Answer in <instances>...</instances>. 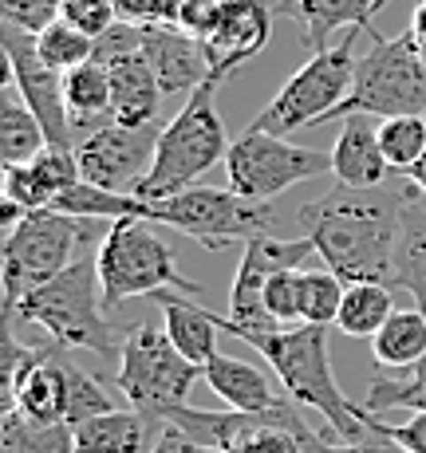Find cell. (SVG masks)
Segmentation results:
<instances>
[{
  "label": "cell",
  "mask_w": 426,
  "mask_h": 453,
  "mask_svg": "<svg viewBox=\"0 0 426 453\" xmlns=\"http://www.w3.org/2000/svg\"><path fill=\"white\" fill-rule=\"evenodd\" d=\"M159 138H162L159 123L154 127H123V123L99 127L95 134H87L75 146L83 181H95V186L115 189V194H135L154 165Z\"/></svg>",
  "instance_id": "13"
},
{
  "label": "cell",
  "mask_w": 426,
  "mask_h": 453,
  "mask_svg": "<svg viewBox=\"0 0 426 453\" xmlns=\"http://www.w3.org/2000/svg\"><path fill=\"white\" fill-rule=\"evenodd\" d=\"M64 379H67V426H80L95 414L115 411V403H111V395L103 390V382L91 379L67 351H64Z\"/></svg>",
  "instance_id": "34"
},
{
  "label": "cell",
  "mask_w": 426,
  "mask_h": 453,
  "mask_svg": "<svg viewBox=\"0 0 426 453\" xmlns=\"http://www.w3.org/2000/svg\"><path fill=\"white\" fill-rule=\"evenodd\" d=\"M143 51H146V59H151L154 75H159L162 95H186V91H198L205 80H213L205 43L186 36V32L174 28V24L143 28Z\"/></svg>",
  "instance_id": "16"
},
{
  "label": "cell",
  "mask_w": 426,
  "mask_h": 453,
  "mask_svg": "<svg viewBox=\"0 0 426 453\" xmlns=\"http://www.w3.org/2000/svg\"><path fill=\"white\" fill-rule=\"evenodd\" d=\"M95 221L59 213L56 205L32 209L16 229H8L4 252H0V284H4V319L16 316V303L40 284L56 280L67 265L91 245Z\"/></svg>",
  "instance_id": "6"
},
{
  "label": "cell",
  "mask_w": 426,
  "mask_h": 453,
  "mask_svg": "<svg viewBox=\"0 0 426 453\" xmlns=\"http://www.w3.org/2000/svg\"><path fill=\"white\" fill-rule=\"evenodd\" d=\"M395 288L411 292L414 308L426 316V194L411 189L403 205V229L395 252Z\"/></svg>",
  "instance_id": "25"
},
{
  "label": "cell",
  "mask_w": 426,
  "mask_h": 453,
  "mask_svg": "<svg viewBox=\"0 0 426 453\" xmlns=\"http://www.w3.org/2000/svg\"><path fill=\"white\" fill-rule=\"evenodd\" d=\"M182 0H115L119 24H135V28H162V24H178Z\"/></svg>",
  "instance_id": "40"
},
{
  "label": "cell",
  "mask_w": 426,
  "mask_h": 453,
  "mask_svg": "<svg viewBox=\"0 0 426 453\" xmlns=\"http://www.w3.org/2000/svg\"><path fill=\"white\" fill-rule=\"evenodd\" d=\"M151 453H217V449H205V446H198L194 438H186V434L178 430V426H170L167 422V430L159 434V441H154V449Z\"/></svg>",
  "instance_id": "44"
},
{
  "label": "cell",
  "mask_w": 426,
  "mask_h": 453,
  "mask_svg": "<svg viewBox=\"0 0 426 453\" xmlns=\"http://www.w3.org/2000/svg\"><path fill=\"white\" fill-rule=\"evenodd\" d=\"M407 178H411V186L419 189V194H426V154H422V158L411 165V170H407Z\"/></svg>",
  "instance_id": "47"
},
{
  "label": "cell",
  "mask_w": 426,
  "mask_h": 453,
  "mask_svg": "<svg viewBox=\"0 0 426 453\" xmlns=\"http://www.w3.org/2000/svg\"><path fill=\"white\" fill-rule=\"evenodd\" d=\"M229 173V189L253 202H273L276 194L300 186L308 178L332 173V150H316V146H297L284 134L249 127L237 142L229 146L225 158Z\"/></svg>",
  "instance_id": "11"
},
{
  "label": "cell",
  "mask_w": 426,
  "mask_h": 453,
  "mask_svg": "<svg viewBox=\"0 0 426 453\" xmlns=\"http://www.w3.org/2000/svg\"><path fill=\"white\" fill-rule=\"evenodd\" d=\"M355 36H360V28H347L340 43L312 51L308 64L292 80H284L281 91L268 99V107L253 119V127L273 130V134H292V130L328 123L355 87V67H360V56L352 51Z\"/></svg>",
  "instance_id": "7"
},
{
  "label": "cell",
  "mask_w": 426,
  "mask_h": 453,
  "mask_svg": "<svg viewBox=\"0 0 426 453\" xmlns=\"http://www.w3.org/2000/svg\"><path fill=\"white\" fill-rule=\"evenodd\" d=\"M99 284L107 311L123 308L127 300H143V296L154 300L167 288L182 296H202V284L178 273L170 245L154 233V221L146 217L111 221L107 237L99 241Z\"/></svg>",
  "instance_id": "5"
},
{
  "label": "cell",
  "mask_w": 426,
  "mask_h": 453,
  "mask_svg": "<svg viewBox=\"0 0 426 453\" xmlns=\"http://www.w3.org/2000/svg\"><path fill=\"white\" fill-rule=\"evenodd\" d=\"M347 115H426V56L414 43L411 28L403 36L371 40V51L360 56L352 95L336 107L332 119Z\"/></svg>",
  "instance_id": "8"
},
{
  "label": "cell",
  "mask_w": 426,
  "mask_h": 453,
  "mask_svg": "<svg viewBox=\"0 0 426 453\" xmlns=\"http://www.w3.org/2000/svg\"><path fill=\"white\" fill-rule=\"evenodd\" d=\"M360 418H363V422H371L376 430H383L387 438H395L403 449H411V453H426V414H411V422L391 426V422H379L376 411L360 406Z\"/></svg>",
  "instance_id": "42"
},
{
  "label": "cell",
  "mask_w": 426,
  "mask_h": 453,
  "mask_svg": "<svg viewBox=\"0 0 426 453\" xmlns=\"http://www.w3.org/2000/svg\"><path fill=\"white\" fill-rule=\"evenodd\" d=\"M399 379H407V382H414V387H426V355L414 367H407V371H399Z\"/></svg>",
  "instance_id": "46"
},
{
  "label": "cell",
  "mask_w": 426,
  "mask_h": 453,
  "mask_svg": "<svg viewBox=\"0 0 426 453\" xmlns=\"http://www.w3.org/2000/svg\"><path fill=\"white\" fill-rule=\"evenodd\" d=\"M75 430V453H151L159 434L167 430L162 418H151L143 411H107L87 422L72 426Z\"/></svg>",
  "instance_id": "19"
},
{
  "label": "cell",
  "mask_w": 426,
  "mask_h": 453,
  "mask_svg": "<svg viewBox=\"0 0 426 453\" xmlns=\"http://www.w3.org/2000/svg\"><path fill=\"white\" fill-rule=\"evenodd\" d=\"M151 205V221L178 229L186 237H194L202 249H229L233 241H253L276 229V209L273 202H253L241 197L237 189H210V186H190L174 197L162 202H146Z\"/></svg>",
  "instance_id": "9"
},
{
  "label": "cell",
  "mask_w": 426,
  "mask_h": 453,
  "mask_svg": "<svg viewBox=\"0 0 426 453\" xmlns=\"http://www.w3.org/2000/svg\"><path fill=\"white\" fill-rule=\"evenodd\" d=\"M273 36V0H225L221 28L205 40L217 80H229L241 64L265 51Z\"/></svg>",
  "instance_id": "15"
},
{
  "label": "cell",
  "mask_w": 426,
  "mask_h": 453,
  "mask_svg": "<svg viewBox=\"0 0 426 453\" xmlns=\"http://www.w3.org/2000/svg\"><path fill=\"white\" fill-rule=\"evenodd\" d=\"M202 379L210 382V390L229 411L260 414V411H273V406L284 403V395H276L273 382L265 379V371H257L253 363L233 359V355H221V351L202 367Z\"/></svg>",
  "instance_id": "22"
},
{
  "label": "cell",
  "mask_w": 426,
  "mask_h": 453,
  "mask_svg": "<svg viewBox=\"0 0 426 453\" xmlns=\"http://www.w3.org/2000/svg\"><path fill=\"white\" fill-rule=\"evenodd\" d=\"M391 311H395V300H391L387 284L355 280L344 288V303H340V316H336V327H340L347 339H376L379 327L391 319Z\"/></svg>",
  "instance_id": "28"
},
{
  "label": "cell",
  "mask_w": 426,
  "mask_h": 453,
  "mask_svg": "<svg viewBox=\"0 0 426 453\" xmlns=\"http://www.w3.org/2000/svg\"><path fill=\"white\" fill-rule=\"evenodd\" d=\"M411 36H414V43H419V51L426 56V0H419V4H414V16H411Z\"/></svg>",
  "instance_id": "45"
},
{
  "label": "cell",
  "mask_w": 426,
  "mask_h": 453,
  "mask_svg": "<svg viewBox=\"0 0 426 453\" xmlns=\"http://www.w3.org/2000/svg\"><path fill=\"white\" fill-rule=\"evenodd\" d=\"M391 173L395 170L379 150V127H371V115H347L332 146V178L352 189H379Z\"/></svg>",
  "instance_id": "18"
},
{
  "label": "cell",
  "mask_w": 426,
  "mask_h": 453,
  "mask_svg": "<svg viewBox=\"0 0 426 453\" xmlns=\"http://www.w3.org/2000/svg\"><path fill=\"white\" fill-rule=\"evenodd\" d=\"M376 363L387 367L391 374L414 367L426 355V316L419 308H395L391 319L379 327V335L371 339Z\"/></svg>",
  "instance_id": "27"
},
{
  "label": "cell",
  "mask_w": 426,
  "mask_h": 453,
  "mask_svg": "<svg viewBox=\"0 0 426 453\" xmlns=\"http://www.w3.org/2000/svg\"><path fill=\"white\" fill-rule=\"evenodd\" d=\"M154 300H159V308H162V327H167V335L174 339V347H178L190 363L205 367L217 355V331H225L221 316L190 303L186 296H174L170 288L159 292Z\"/></svg>",
  "instance_id": "24"
},
{
  "label": "cell",
  "mask_w": 426,
  "mask_h": 453,
  "mask_svg": "<svg viewBox=\"0 0 426 453\" xmlns=\"http://www.w3.org/2000/svg\"><path fill=\"white\" fill-rule=\"evenodd\" d=\"M198 374H202V367L190 363L186 355L174 347L167 327L138 324V327H130L127 339H123L115 387L123 390L127 403L135 406V411L167 422V414L174 406H182L190 398Z\"/></svg>",
  "instance_id": "10"
},
{
  "label": "cell",
  "mask_w": 426,
  "mask_h": 453,
  "mask_svg": "<svg viewBox=\"0 0 426 453\" xmlns=\"http://www.w3.org/2000/svg\"><path fill=\"white\" fill-rule=\"evenodd\" d=\"M411 178L387 181L379 189L336 186L332 194L300 205L304 237L316 241V257L344 284L376 280L395 288V252L403 229V205L411 197Z\"/></svg>",
  "instance_id": "1"
},
{
  "label": "cell",
  "mask_w": 426,
  "mask_h": 453,
  "mask_svg": "<svg viewBox=\"0 0 426 453\" xmlns=\"http://www.w3.org/2000/svg\"><path fill=\"white\" fill-rule=\"evenodd\" d=\"M225 80H205L198 91H190L186 107L162 127L159 150H154V165L146 173V181L135 189L138 202H162L182 189L198 186L202 173H210L217 162L229 158V134L213 107V95Z\"/></svg>",
  "instance_id": "4"
},
{
  "label": "cell",
  "mask_w": 426,
  "mask_h": 453,
  "mask_svg": "<svg viewBox=\"0 0 426 453\" xmlns=\"http://www.w3.org/2000/svg\"><path fill=\"white\" fill-rule=\"evenodd\" d=\"M221 16H225V0H182L178 4V24L186 36L194 40H210L217 28H221Z\"/></svg>",
  "instance_id": "39"
},
{
  "label": "cell",
  "mask_w": 426,
  "mask_h": 453,
  "mask_svg": "<svg viewBox=\"0 0 426 453\" xmlns=\"http://www.w3.org/2000/svg\"><path fill=\"white\" fill-rule=\"evenodd\" d=\"M4 197L8 202H16L20 209H48V194L40 189V181L32 178V170H28V162L24 165H4Z\"/></svg>",
  "instance_id": "41"
},
{
  "label": "cell",
  "mask_w": 426,
  "mask_h": 453,
  "mask_svg": "<svg viewBox=\"0 0 426 453\" xmlns=\"http://www.w3.org/2000/svg\"><path fill=\"white\" fill-rule=\"evenodd\" d=\"M16 316L24 324L40 327L51 343L67 351H91L99 359H119L123 355L127 331L111 324V311L103 303L99 284V249L80 252L56 280L40 284L16 303Z\"/></svg>",
  "instance_id": "2"
},
{
  "label": "cell",
  "mask_w": 426,
  "mask_h": 453,
  "mask_svg": "<svg viewBox=\"0 0 426 453\" xmlns=\"http://www.w3.org/2000/svg\"><path fill=\"white\" fill-rule=\"evenodd\" d=\"M0 16L12 28L40 36L48 24H56L64 16V0H0Z\"/></svg>",
  "instance_id": "37"
},
{
  "label": "cell",
  "mask_w": 426,
  "mask_h": 453,
  "mask_svg": "<svg viewBox=\"0 0 426 453\" xmlns=\"http://www.w3.org/2000/svg\"><path fill=\"white\" fill-rule=\"evenodd\" d=\"M0 51L8 59V80L16 83L24 103L36 111V119L48 130V142L75 146L72 115H67V103H64V72H56V67H48L40 59L36 36L12 28V24H0Z\"/></svg>",
  "instance_id": "14"
},
{
  "label": "cell",
  "mask_w": 426,
  "mask_h": 453,
  "mask_svg": "<svg viewBox=\"0 0 426 453\" xmlns=\"http://www.w3.org/2000/svg\"><path fill=\"white\" fill-rule=\"evenodd\" d=\"M64 20L87 32L91 40H99L119 24V8L115 0H64Z\"/></svg>",
  "instance_id": "38"
},
{
  "label": "cell",
  "mask_w": 426,
  "mask_h": 453,
  "mask_svg": "<svg viewBox=\"0 0 426 453\" xmlns=\"http://www.w3.org/2000/svg\"><path fill=\"white\" fill-rule=\"evenodd\" d=\"M344 288H347V284L332 273V268H316V273H304V284H300L304 324H312V327L336 324V316H340V303H344Z\"/></svg>",
  "instance_id": "33"
},
{
  "label": "cell",
  "mask_w": 426,
  "mask_h": 453,
  "mask_svg": "<svg viewBox=\"0 0 426 453\" xmlns=\"http://www.w3.org/2000/svg\"><path fill=\"white\" fill-rule=\"evenodd\" d=\"M36 48H40L43 64L56 67V72H72V67L87 64V59H95V40L87 36V32L75 28V24H67L64 16L40 32Z\"/></svg>",
  "instance_id": "32"
},
{
  "label": "cell",
  "mask_w": 426,
  "mask_h": 453,
  "mask_svg": "<svg viewBox=\"0 0 426 453\" xmlns=\"http://www.w3.org/2000/svg\"><path fill=\"white\" fill-rule=\"evenodd\" d=\"M403 411L411 414H426V387H414V382L399 379V374H379L371 379V390H368V411Z\"/></svg>",
  "instance_id": "36"
},
{
  "label": "cell",
  "mask_w": 426,
  "mask_h": 453,
  "mask_svg": "<svg viewBox=\"0 0 426 453\" xmlns=\"http://www.w3.org/2000/svg\"><path fill=\"white\" fill-rule=\"evenodd\" d=\"M379 150L395 173H407L426 154V115H395L379 123Z\"/></svg>",
  "instance_id": "31"
},
{
  "label": "cell",
  "mask_w": 426,
  "mask_h": 453,
  "mask_svg": "<svg viewBox=\"0 0 426 453\" xmlns=\"http://www.w3.org/2000/svg\"><path fill=\"white\" fill-rule=\"evenodd\" d=\"M64 103L67 115H72V130H75V146L87 134H95L99 127L115 123L111 115V72L103 59H87V64L64 72Z\"/></svg>",
  "instance_id": "23"
},
{
  "label": "cell",
  "mask_w": 426,
  "mask_h": 453,
  "mask_svg": "<svg viewBox=\"0 0 426 453\" xmlns=\"http://www.w3.org/2000/svg\"><path fill=\"white\" fill-rule=\"evenodd\" d=\"M0 453H75V430L67 422H32L20 411H4Z\"/></svg>",
  "instance_id": "30"
},
{
  "label": "cell",
  "mask_w": 426,
  "mask_h": 453,
  "mask_svg": "<svg viewBox=\"0 0 426 453\" xmlns=\"http://www.w3.org/2000/svg\"><path fill=\"white\" fill-rule=\"evenodd\" d=\"M48 146V130L36 119V111L24 103L16 83L8 80L4 99H0V158L4 165H24Z\"/></svg>",
  "instance_id": "26"
},
{
  "label": "cell",
  "mask_w": 426,
  "mask_h": 453,
  "mask_svg": "<svg viewBox=\"0 0 426 453\" xmlns=\"http://www.w3.org/2000/svg\"><path fill=\"white\" fill-rule=\"evenodd\" d=\"M237 339H245L253 351H260V359L284 382V395L297 398L300 406H312L340 441H355L368 430L360 422V403H352L344 395L332 374L328 327L297 324V327H273V331H241Z\"/></svg>",
  "instance_id": "3"
},
{
  "label": "cell",
  "mask_w": 426,
  "mask_h": 453,
  "mask_svg": "<svg viewBox=\"0 0 426 453\" xmlns=\"http://www.w3.org/2000/svg\"><path fill=\"white\" fill-rule=\"evenodd\" d=\"M360 422H363V418H360ZM363 426H368V430H363L355 441H336V453H411V449L399 446L395 438H387L383 430H376L371 422H363Z\"/></svg>",
  "instance_id": "43"
},
{
  "label": "cell",
  "mask_w": 426,
  "mask_h": 453,
  "mask_svg": "<svg viewBox=\"0 0 426 453\" xmlns=\"http://www.w3.org/2000/svg\"><path fill=\"white\" fill-rule=\"evenodd\" d=\"M64 351L59 343H40L36 367L24 374L20 390L12 398V411L32 422H67V379H64Z\"/></svg>",
  "instance_id": "21"
},
{
  "label": "cell",
  "mask_w": 426,
  "mask_h": 453,
  "mask_svg": "<svg viewBox=\"0 0 426 453\" xmlns=\"http://www.w3.org/2000/svg\"><path fill=\"white\" fill-rule=\"evenodd\" d=\"M312 252H316V241L312 237L281 241V237H273V233H265V237L245 241V252H241L237 276H233V288H229V316L221 319V327L229 331V335L281 327L265 311V300H260L265 284H268V276L284 273V268H300Z\"/></svg>",
  "instance_id": "12"
},
{
  "label": "cell",
  "mask_w": 426,
  "mask_h": 453,
  "mask_svg": "<svg viewBox=\"0 0 426 453\" xmlns=\"http://www.w3.org/2000/svg\"><path fill=\"white\" fill-rule=\"evenodd\" d=\"M383 4L387 0H284L281 8L304 28V40L312 43V51H324L328 40L344 28L371 32V40H379L371 20Z\"/></svg>",
  "instance_id": "20"
},
{
  "label": "cell",
  "mask_w": 426,
  "mask_h": 453,
  "mask_svg": "<svg viewBox=\"0 0 426 453\" xmlns=\"http://www.w3.org/2000/svg\"><path fill=\"white\" fill-rule=\"evenodd\" d=\"M300 284H304V268H284V273L268 276L265 284V311L276 319L281 327H297L304 324V311H300Z\"/></svg>",
  "instance_id": "35"
},
{
  "label": "cell",
  "mask_w": 426,
  "mask_h": 453,
  "mask_svg": "<svg viewBox=\"0 0 426 453\" xmlns=\"http://www.w3.org/2000/svg\"><path fill=\"white\" fill-rule=\"evenodd\" d=\"M56 209L83 217V221H123V217H146L151 221V205L138 202L135 194H115V189H103L83 178L56 197Z\"/></svg>",
  "instance_id": "29"
},
{
  "label": "cell",
  "mask_w": 426,
  "mask_h": 453,
  "mask_svg": "<svg viewBox=\"0 0 426 453\" xmlns=\"http://www.w3.org/2000/svg\"><path fill=\"white\" fill-rule=\"evenodd\" d=\"M111 72V115L123 127H154L162 111V87L146 51H123L103 59Z\"/></svg>",
  "instance_id": "17"
}]
</instances>
